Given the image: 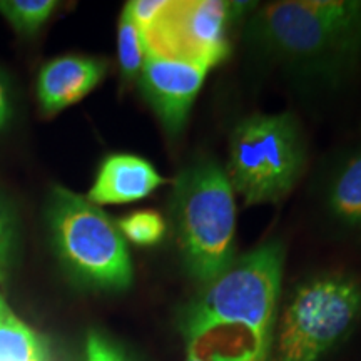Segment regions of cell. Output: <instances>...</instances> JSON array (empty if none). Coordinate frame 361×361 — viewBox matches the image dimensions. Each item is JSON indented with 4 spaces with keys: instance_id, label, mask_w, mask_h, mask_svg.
Segmentation results:
<instances>
[{
    "instance_id": "6da1fadb",
    "label": "cell",
    "mask_w": 361,
    "mask_h": 361,
    "mask_svg": "<svg viewBox=\"0 0 361 361\" xmlns=\"http://www.w3.org/2000/svg\"><path fill=\"white\" fill-rule=\"evenodd\" d=\"M286 247L279 239L238 255L179 313L189 350L207 361H271Z\"/></svg>"
},
{
    "instance_id": "7a4b0ae2",
    "label": "cell",
    "mask_w": 361,
    "mask_h": 361,
    "mask_svg": "<svg viewBox=\"0 0 361 361\" xmlns=\"http://www.w3.org/2000/svg\"><path fill=\"white\" fill-rule=\"evenodd\" d=\"M243 40L306 84L338 85L361 64V0H281L255 7Z\"/></svg>"
},
{
    "instance_id": "3957f363",
    "label": "cell",
    "mask_w": 361,
    "mask_h": 361,
    "mask_svg": "<svg viewBox=\"0 0 361 361\" xmlns=\"http://www.w3.org/2000/svg\"><path fill=\"white\" fill-rule=\"evenodd\" d=\"M169 221L184 271L201 286L236 259V194L213 156L180 168L169 196Z\"/></svg>"
},
{
    "instance_id": "277c9868",
    "label": "cell",
    "mask_w": 361,
    "mask_h": 361,
    "mask_svg": "<svg viewBox=\"0 0 361 361\" xmlns=\"http://www.w3.org/2000/svg\"><path fill=\"white\" fill-rule=\"evenodd\" d=\"M52 247L66 273L79 284L123 291L133 283V261L119 226L87 197L56 186L47 204Z\"/></svg>"
},
{
    "instance_id": "5b68a950",
    "label": "cell",
    "mask_w": 361,
    "mask_h": 361,
    "mask_svg": "<svg viewBox=\"0 0 361 361\" xmlns=\"http://www.w3.org/2000/svg\"><path fill=\"white\" fill-rule=\"evenodd\" d=\"M306 157L303 128L293 112H255L234 126L224 169L246 206L274 204L295 189Z\"/></svg>"
},
{
    "instance_id": "8992f818",
    "label": "cell",
    "mask_w": 361,
    "mask_h": 361,
    "mask_svg": "<svg viewBox=\"0 0 361 361\" xmlns=\"http://www.w3.org/2000/svg\"><path fill=\"white\" fill-rule=\"evenodd\" d=\"M361 316V283L345 271L314 274L293 288L278 314L271 361H322Z\"/></svg>"
},
{
    "instance_id": "52a82bcc",
    "label": "cell",
    "mask_w": 361,
    "mask_h": 361,
    "mask_svg": "<svg viewBox=\"0 0 361 361\" xmlns=\"http://www.w3.org/2000/svg\"><path fill=\"white\" fill-rule=\"evenodd\" d=\"M255 7L226 0L169 2L161 19L142 34L146 51L197 61L213 69L229 56L234 22L246 19Z\"/></svg>"
},
{
    "instance_id": "ba28073f",
    "label": "cell",
    "mask_w": 361,
    "mask_h": 361,
    "mask_svg": "<svg viewBox=\"0 0 361 361\" xmlns=\"http://www.w3.org/2000/svg\"><path fill=\"white\" fill-rule=\"evenodd\" d=\"M209 71L197 61L147 52L137 79L139 90L169 137L184 133Z\"/></svg>"
},
{
    "instance_id": "9c48e42d",
    "label": "cell",
    "mask_w": 361,
    "mask_h": 361,
    "mask_svg": "<svg viewBox=\"0 0 361 361\" xmlns=\"http://www.w3.org/2000/svg\"><path fill=\"white\" fill-rule=\"evenodd\" d=\"M106 62L96 57L62 56L39 72L37 101L44 114L54 116L92 92L106 75Z\"/></svg>"
},
{
    "instance_id": "30bf717a",
    "label": "cell",
    "mask_w": 361,
    "mask_h": 361,
    "mask_svg": "<svg viewBox=\"0 0 361 361\" xmlns=\"http://www.w3.org/2000/svg\"><path fill=\"white\" fill-rule=\"evenodd\" d=\"M166 179L147 159L135 154H111L102 161L87 200L97 206L129 204L151 196Z\"/></svg>"
},
{
    "instance_id": "8fae6325",
    "label": "cell",
    "mask_w": 361,
    "mask_h": 361,
    "mask_svg": "<svg viewBox=\"0 0 361 361\" xmlns=\"http://www.w3.org/2000/svg\"><path fill=\"white\" fill-rule=\"evenodd\" d=\"M323 207L340 231L361 236V142L343 152L328 171Z\"/></svg>"
},
{
    "instance_id": "7c38bea8",
    "label": "cell",
    "mask_w": 361,
    "mask_h": 361,
    "mask_svg": "<svg viewBox=\"0 0 361 361\" xmlns=\"http://www.w3.org/2000/svg\"><path fill=\"white\" fill-rule=\"evenodd\" d=\"M0 361H45L40 338L13 314L0 323Z\"/></svg>"
},
{
    "instance_id": "4fadbf2b",
    "label": "cell",
    "mask_w": 361,
    "mask_h": 361,
    "mask_svg": "<svg viewBox=\"0 0 361 361\" xmlns=\"http://www.w3.org/2000/svg\"><path fill=\"white\" fill-rule=\"evenodd\" d=\"M146 44L142 32L123 11L117 27V61H119L121 75L126 82H133L139 79L144 62H146Z\"/></svg>"
},
{
    "instance_id": "5bb4252c",
    "label": "cell",
    "mask_w": 361,
    "mask_h": 361,
    "mask_svg": "<svg viewBox=\"0 0 361 361\" xmlns=\"http://www.w3.org/2000/svg\"><path fill=\"white\" fill-rule=\"evenodd\" d=\"M56 8L52 0H4L0 12L19 34H34Z\"/></svg>"
},
{
    "instance_id": "9a60e30c",
    "label": "cell",
    "mask_w": 361,
    "mask_h": 361,
    "mask_svg": "<svg viewBox=\"0 0 361 361\" xmlns=\"http://www.w3.org/2000/svg\"><path fill=\"white\" fill-rule=\"evenodd\" d=\"M124 239L135 246H154L164 238L166 221L159 213L151 209L134 211L117 223Z\"/></svg>"
},
{
    "instance_id": "2e32d148",
    "label": "cell",
    "mask_w": 361,
    "mask_h": 361,
    "mask_svg": "<svg viewBox=\"0 0 361 361\" xmlns=\"http://www.w3.org/2000/svg\"><path fill=\"white\" fill-rule=\"evenodd\" d=\"M17 228L12 209L0 197V281H6L16 261Z\"/></svg>"
},
{
    "instance_id": "e0dca14e",
    "label": "cell",
    "mask_w": 361,
    "mask_h": 361,
    "mask_svg": "<svg viewBox=\"0 0 361 361\" xmlns=\"http://www.w3.org/2000/svg\"><path fill=\"white\" fill-rule=\"evenodd\" d=\"M168 6L169 2H164V0H134V2L126 4L124 12L144 34L161 19Z\"/></svg>"
},
{
    "instance_id": "ac0fdd59",
    "label": "cell",
    "mask_w": 361,
    "mask_h": 361,
    "mask_svg": "<svg viewBox=\"0 0 361 361\" xmlns=\"http://www.w3.org/2000/svg\"><path fill=\"white\" fill-rule=\"evenodd\" d=\"M85 360L87 361H126L124 356L106 338L92 331L85 343Z\"/></svg>"
},
{
    "instance_id": "d6986e66",
    "label": "cell",
    "mask_w": 361,
    "mask_h": 361,
    "mask_svg": "<svg viewBox=\"0 0 361 361\" xmlns=\"http://www.w3.org/2000/svg\"><path fill=\"white\" fill-rule=\"evenodd\" d=\"M13 117V101L11 89L6 82V79L0 75V130H4L11 124Z\"/></svg>"
},
{
    "instance_id": "ffe728a7",
    "label": "cell",
    "mask_w": 361,
    "mask_h": 361,
    "mask_svg": "<svg viewBox=\"0 0 361 361\" xmlns=\"http://www.w3.org/2000/svg\"><path fill=\"white\" fill-rule=\"evenodd\" d=\"M8 314H12V313H11V311H8L6 301H4L2 296H0V323H2Z\"/></svg>"
},
{
    "instance_id": "44dd1931",
    "label": "cell",
    "mask_w": 361,
    "mask_h": 361,
    "mask_svg": "<svg viewBox=\"0 0 361 361\" xmlns=\"http://www.w3.org/2000/svg\"><path fill=\"white\" fill-rule=\"evenodd\" d=\"M186 361H207V360H204V358H202V356L197 355L196 351H192V350H189V348H188Z\"/></svg>"
}]
</instances>
